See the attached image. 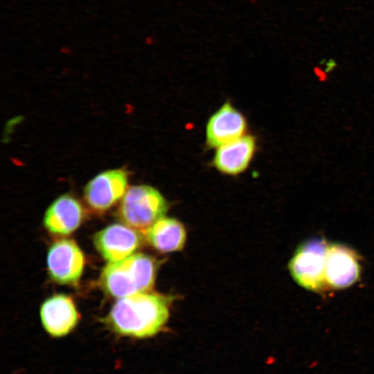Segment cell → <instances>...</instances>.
<instances>
[{
	"mask_svg": "<svg viewBox=\"0 0 374 374\" xmlns=\"http://www.w3.org/2000/svg\"><path fill=\"white\" fill-rule=\"evenodd\" d=\"M168 318L169 299L145 292L118 299L103 322L118 335L143 339L159 332Z\"/></svg>",
	"mask_w": 374,
	"mask_h": 374,
	"instance_id": "obj_1",
	"label": "cell"
},
{
	"mask_svg": "<svg viewBox=\"0 0 374 374\" xmlns=\"http://www.w3.org/2000/svg\"><path fill=\"white\" fill-rule=\"evenodd\" d=\"M156 260L143 253H135L116 262H108L100 276L105 292L120 299L137 293L150 292L154 285Z\"/></svg>",
	"mask_w": 374,
	"mask_h": 374,
	"instance_id": "obj_2",
	"label": "cell"
},
{
	"mask_svg": "<svg viewBox=\"0 0 374 374\" xmlns=\"http://www.w3.org/2000/svg\"><path fill=\"white\" fill-rule=\"evenodd\" d=\"M168 204L156 188L148 185L127 188L121 199L118 217L127 226L144 232L164 217Z\"/></svg>",
	"mask_w": 374,
	"mask_h": 374,
	"instance_id": "obj_3",
	"label": "cell"
},
{
	"mask_svg": "<svg viewBox=\"0 0 374 374\" xmlns=\"http://www.w3.org/2000/svg\"><path fill=\"white\" fill-rule=\"evenodd\" d=\"M328 244L312 238L301 244L289 262V270L301 287L314 292L328 288L325 278L326 254Z\"/></svg>",
	"mask_w": 374,
	"mask_h": 374,
	"instance_id": "obj_4",
	"label": "cell"
},
{
	"mask_svg": "<svg viewBox=\"0 0 374 374\" xmlns=\"http://www.w3.org/2000/svg\"><path fill=\"white\" fill-rule=\"evenodd\" d=\"M128 175L122 168L103 171L86 185L84 199L93 211L108 210L123 198L127 190Z\"/></svg>",
	"mask_w": 374,
	"mask_h": 374,
	"instance_id": "obj_5",
	"label": "cell"
},
{
	"mask_svg": "<svg viewBox=\"0 0 374 374\" xmlns=\"http://www.w3.org/2000/svg\"><path fill=\"white\" fill-rule=\"evenodd\" d=\"M47 266L51 277L55 282L74 285L82 274L84 256L74 240H59L53 243L48 249Z\"/></svg>",
	"mask_w": 374,
	"mask_h": 374,
	"instance_id": "obj_6",
	"label": "cell"
},
{
	"mask_svg": "<svg viewBox=\"0 0 374 374\" xmlns=\"http://www.w3.org/2000/svg\"><path fill=\"white\" fill-rule=\"evenodd\" d=\"M360 273L359 257L355 251L344 244H328L325 262L328 288H347L359 280Z\"/></svg>",
	"mask_w": 374,
	"mask_h": 374,
	"instance_id": "obj_7",
	"label": "cell"
},
{
	"mask_svg": "<svg viewBox=\"0 0 374 374\" xmlns=\"http://www.w3.org/2000/svg\"><path fill=\"white\" fill-rule=\"evenodd\" d=\"M142 243L143 236L138 230L121 224L109 225L93 237L94 247L109 262L131 256Z\"/></svg>",
	"mask_w": 374,
	"mask_h": 374,
	"instance_id": "obj_8",
	"label": "cell"
},
{
	"mask_svg": "<svg viewBox=\"0 0 374 374\" xmlns=\"http://www.w3.org/2000/svg\"><path fill=\"white\" fill-rule=\"evenodd\" d=\"M247 121L230 103L223 104L209 118L206 127V141L211 148H219L244 135Z\"/></svg>",
	"mask_w": 374,
	"mask_h": 374,
	"instance_id": "obj_9",
	"label": "cell"
},
{
	"mask_svg": "<svg viewBox=\"0 0 374 374\" xmlns=\"http://www.w3.org/2000/svg\"><path fill=\"white\" fill-rule=\"evenodd\" d=\"M40 318L46 332L53 337H60L73 330L80 315L71 298L56 294L42 303Z\"/></svg>",
	"mask_w": 374,
	"mask_h": 374,
	"instance_id": "obj_10",
	"label": "cell"
},
{
	"mask_svg": "<svg viewBox=\"0 0 374 374\" xmlns=\"http://www.w3.org/2000/svg\"><path fill=\"white\" fill-rule=\"evenodd\" d=\"M83 217L80 203L72 195L65 194L57 197L47 208L44 224L51 233L66 235L79 227Z\"/></svg>",
	"mask_w": 374,
	"mask_h": 374,
	"instance_id": "obj_11",
	"label": "cell"
},
{
	"mask_svg": "<svg viewBox=\"0 0 374 374\" xmlns=\"http://www.w3.org/2000/svg\"><path fill=\"white\" fill-rule=\"evenodd\" d=\"M256 147L255 138L251 135H244L224 144L217 148L213 158L214 166L224 174L238 175L249 166Z\"/></svg>",
	"mask_w": 374,
	"mask_h": 374,
	"instance_id": "obj_12",
	"label": "cell"
},
{
	"mask_svg": "<svg viewBox=\"0 0 374 374\" xmlns=\"http://www.w3.org/2000/svg\"><path fill=\"white\" fill-rule=\"evenodd\" d=\"M143 233L149 244L162 253L181 250L186 240L184 226L175 218L163 217Z\"/></svg>",
	"mask_w": 374,
	"mask_h": 374,
	"instance_id": "obj_13",
	"label": "cell"
},
{
	"mask_svg": "<svg viewBox=\"0 0 374 374\" xmlns=\"http://www.w3.org/2000/svg\"><path fill=\"white\" fill-rule=\"evenodd\" d=\"M314 71L321 81L326 80V72H323L321 68L317 66L314 68Z\"/></svg>",
	"mask_w": 374,
	"mask_h": 374,
	"instance_id": "obj_14",
	"label": "cell"
}]
</instances>
